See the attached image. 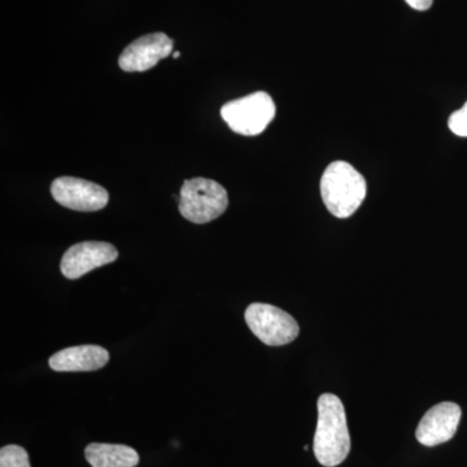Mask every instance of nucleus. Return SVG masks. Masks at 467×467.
I'll list each match as a JSON object with an SVG mask.
<instances>
[{
	"label": "nucleus",
	"instance_id": "10",
	"mask_svg": "<svg viewBox=\"0 0 467 467\" xmlns=\"http://www.w3.org/2000/svg\"><path fill=\"white\" fill-rule=\"evenodd\" d=\"M109 361V350L103 347L78 346L70 347L54 353L48 359L52 370L58 373H75V371H95L106 367Z\"/></svg>",
	"mask_w": 467,
	"mask_h": 467
},
{
	"label": "nucleus",
	"instance_id": "11",
	"mask_svg": "<svg viewBox=\"0 0 467 467\" xmlns=\"http://www.w3.org/2000/svg\"><path fill=\"white\" fill-rule=\"evenodd\" d=\"M85 456L92 467H135L140 454L128 445L92 442L85 450Z\"/></svg>",
	"mask_w": 467,
	"mask_h": 467
},
{
	"label": "nucleus",
	"instance_id": "7",
	"mask_svg": "<svg viewBox=\"0 0 467 467\" xmlns=\"http://www.w3.org/2000/svg\"><path fill=\"white\" fill-rule=\"evenodd\" d=\"M119 257L115 245L106 242H82L67 248L60 270L67 279H78L97 267L109 265Z\"/></svg>",
	"mask_w": 467,
	"mask_h": 467
},
{
	"label": "nucleus",
	"instance_id": "3",
	"mask_svg": "<svg viewBox=\"0 0 467 467\" xmlns=\"http://www.w3.org/2000/svg\"><path fill=\"white\" fill-rule=\"evenodd\" d=\"M229 198L225 187L208 178L184 181L180 193V213L192 223H208L225 213Z\"/></svg>",
	"mask_w": 467,
	"mask_h": 467
},
{
	"label": "nucleus",
	"instance_id": "5",
	"mask_svg": "<svg viewBox=\"0 0 467 467\" xmlns=\"http://www.w3.org/2000/svg\"><path fill=\"white\" fill-rule=\"evenodd\" d=\"M244 318L254 337L266 346H285L299 337L300 327L295 318L270 304H251L245 309Z\"/></svg>",
	"mask_w": 467,
	"mask_h": 467
},
{
	"label": "nucleus",
	"instance_id": "12",
	"mask_svg": "<svg viewBox=\"0 0 467 467\" xmlns=\"http://www.w3.org/2000/svg\"><path fill=\"white\" fill-rule=\"evenodd\" d=\"M0 467H32L29 454L20 445H7L0 450Z\"/></svg>",
	"mask_w": 467,
	"mask_h": 467
},
{
	"label": "nucleus",
	"instance_id": "6",
	"mask_svg": "<svg viewBox=\"0 0 467 467\" xmlns=\"http://www.w3.org/2000/svg\"><path fill=\"white\" fill-rule=\"evenodd\" d=\"M51 195L58 204L78 212L100 211L109 202L104 187L75 177L57 178L51 184Z\"/></svg>",
	"mask_w": 467,
	"mask_h": 467
},
{
	"label": "nucleus",
	"instance_id": "15",
	"mask_svg": "<svg viewBox=\"0 0 467 467\" xmlns=\"http://www.w3.org/2000/svg\"><path fill=\"white\" fill-rule=\"evenodd\" d=\"M181 57L180 52H173V57H174V58H178V57Z\"/></svg>",
	"mask_w": 467,
	"mask_h": 467
},
{
	"label": "nucleus",
	"instance_id": "9",
	"mask_svg": "<svg viewBox=\"0 0 467 467\" xmlns=\"http://www.w3.org/2000/svg\"><path fill=\"white\" fill-rule=\"evenodd\" d=\"M461 408L454 402H441L430 409L417 427L416 438L425 447H436L456 435Z\"/></svg>",
	"mask_w": 467,
	"mask_h": 467
},
{
	"label": "nucleus",
	"instance_id": "1",
	"mask_svg": "<svg viewBox=\"0 0 467 467\" xmlns=\"http://www.w3.org/2000/svg\"><path fill=\"white\" fill-rule=\"evenodd\" d=\"M318 420L313 451L322 466L340 465L350 451V435L346 409L333 393H324L318 399Z\"/></svg>",
	"mask_w": 467,
	"mask_h": 467
},
{
	"label": "nucleus",
	"instance_id": "14",
	"mask_svg": "<svg viewBox=\"0 0 467 467\" xmlns=\"http://www.w3.org/2000/svg\"><path fill=\"white\" fill-rule=\"evenodd\" d=\"M411 8L417 9V11H427L431 7L434 0H405Z\"/></svg>",
	"mask_w": 467,
	"mask_h": 467
},
{
	"label": "nucleus",
	"instance_id": "13",
	"mask_svg": "<svg viewBox=\"0 0 467 467\" xmlns=\"http://www.w3.org/2000/svg\"><path fill=\"white\" fill-rule=\"evenodd\" d=\"M448 126L451 133L456 134L457 137H467V101L462 109L451 113L448 119Z\"/></svg>",
	"mask_w": 467,
	"mask_h": 467
},
{
	"label": "nucleus",
	"instance_id": "2",
	"mask_svg": "<svg viewBox=\"0 0 467 467\" xmlns=\"http://www.w3.org/2000/svg\"><path fill=\"white\" fill-rule=\"evenodd\" d=\"M321 195L333 216L348 218L367 198V181L349 162L334 161L322 175Z\"/></svg>",
	"mask_w": 467,
	"mask_h": 467
},
{
	"label": "nucleus",
	"instance_id": "4",
	"mask_svg": "<svg viewBox=\"0 0 467 467\" xmlns=\"http://www.w3.org/2000/svg\"><path fill=\"white\" fill-rule=\"evenodd\" d=\"M275 100L264 91L229 101L221 109V116L227 126L235 133L247 137L263 133L275 119Z\"/></svg>",
	"mask_w": 467,
	"mask_h": 467
},
{
	"label": "nucleus",
	"instance_id": "8",
	"mask_svg": "<svg viewBox=\"0 0 467 467\" xmlns=\"http://www.w3.org/2000/svg\"><path fill=\"white\" fill-rule=\"evenodd\" d=\"M173 41L164 33H152L135 39L119 57L124 72H146L173 52Z\"/></svg>",
	"mask_w": 467,
	"mask_h": 467
}]
</instances>
